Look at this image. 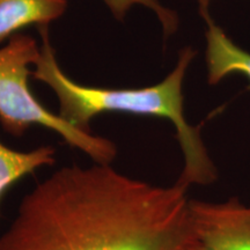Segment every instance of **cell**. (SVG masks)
<instances>
[{"mask_svg": "<svg viewBox=\"0 0 250 250\" xmlns=\"http://www.w3.org/2000/svg\"><path fill=\"white\" fill-rule=\"evenodd\" d=\"M202 250H250V208L237 197L214 203L190 199Z\"/></svg>", "mask_w": 250, "mask_h": 250, "instance_id": "4", "label": "cell"}, {"mask_svg": "<svg viewBox=\"0 0 250 250\" xmlns=\"http://www.w3.org/2000/svg\"><path fill=\"white\" fill-rule=\"evenodd\" d=\"M56 149L41 146L28 152L9 148L0 142V199L11 187L41 168L55 165Z\"/></svg>", "mask_w": 250, "mask_h": 250, "instance_id": "7", "label": "cell"}, {"mask_svg": "<svg viewBox=\"0 0 250 250\" xmlns=\"http://www.w3.org/2000/svg\"><path fill=\"white\" fill-rule=\"evenodd\" d=\"M0 250H202L188 188L67 166L28 192Z\"/></svg>", "mask_w": 250, "mask_h": 250, "instance_id": "1", "label": "cell"}, {"mask_svg": "<svg viewBox=\"0 0 250 250\" xmlns=\"http://www.w3.org/2000/svg\"><path fill=\"white\" fill-rule=\"evenodd\" d=\"M41 46L35 39L19 33L0 48V124L12 136L22 137L33 125L55 131L72 147L80 149L95 164L110 165L116 158L114 143L92 132L83 131L41 104L28 83L33 74Z\"/></svg>", "mask_w": 250, "mask_h": 250, "instance_id": "3", "label": "cell"}, {"mask_svg": "<svg viewBox=\"0 0 250 250\" xmlns=\"http://www.w3.org/2000/svg\"><path fill=\"white\" fill-rule=\"evenodd\" d=\"M213 0H198V4H199V13L204 14L208 13V6H210L211 2Z\"/></svg>", "mask_w": 250, "mask_h": 250, "instance_id": "9", "label": "cell"}, {"mask_svg": "<svg viewBox=\"0 0 250 250\" xmlns=\"http://www.w3.org/2000/svg\"><path fill=\"white\" fill-rule=\"evenodd\" d=\"M202 17L206 22L205 61L208 83L217 85L226 77L237 74L248 80L250 90V52L234 43L208 12Z\"/></svg>", "mask_w": 250, "mask_h": 250, "instance_id": "5", "label": "cell"}, {"mask_svg": "<svg viewBox=\"0 0 250 250\" xmlns=\"http://www.w3.org/2000/svg\"><path fill=\"white\" fill-rule=\"evenodd\" d=\"M66 7L67 0H0V43L29 26L48 27Z\"/></svg>", "mask_w": 250, "mask_h": 250, "instance_id": "6", "label": "cell"}, {"mask_svg": "<svg viewBox=\"0 0 250 250\" xmlns=\"http://www.w3.org/2000/svg\"><path fill=\"white\" fill-rule=\"evenodd\" d=\"M107 7L117 20H124L126 17L127 12L130 11L133 6L142 5L145 6L154 12L158 17L159 21L162 24L165 37H169L171 34L176 31L179 27V18L177 14L171 9L165 7L158 0H103Z\"/></svg>", "mask_w": 250, "mask_h": 250, "instance_id": "8", "label": "cell"}, {"mask_svg": "<svg viewBox=\"0 0 250 250\" xmlns=\"http://www.w3.org/2000/svg\"><path fill=\"white\" fill-rule=\"evenodd\" d=\"M39 31L42 37L41 55L31 76L54 90L58 99V115L62 120L87 132H92L90 122L104 112H125L169 121L176 129L183 154V168L176 182L186 188L215 182L217 167L203 142L201 130L188 123L184 114L183 81L196 57L195 50L190 46L181 50L176 66L156 85L103 88L81 85L68 78L56 59L48 27H40Z\"/></svg>", "mask_w": 250, "mask_h": 250, "instance_id": "2", "label": "cell"}]
</instances>
